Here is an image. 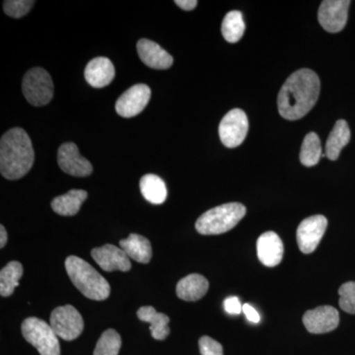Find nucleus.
I'll use <instances>...</instances> for the list:
<instances>
[{
  "label": "nucleus",
  "mask_w": 355,
  "mask_h": 355,
  "mask_svg": "<svg viewBox=\"0 0 355 355\" xmlns=\"http://www.w3.org/2000/svg\"><path fill=\"white\" fill-rule=\"evenodd\" d=\"M31 139L23 128H11L0 140V172L7 180H19L34 164Z\"/></svg>",
  "instance_id": "f03ea898"
},
{
  "label": "nucleus",
  "mask_w": 355,
  "mask_h": 355,
  "mask_svg": "<svg viewBox=\"0 0 355 355\" xmlns=\"http://www.w3.org/2000/svg\"><path fill=\"white\" fill-rule=\"evenodd\" d=\"M328 220L324 216H313L299 224L296 238L302 253L311 254L317 249L326 232Z\"/></svg>",
  "instance_id": "1a4fd4ad"
},
{
  "label": "nucleus",
  "mask_w": 355,
  "mask_h": 355,
  "mask_svg": "<svg viewBox=\"0 0 355 355\" xmlns=\"http://www.w3.org/2000/svg\"><path fill=\"white\" fill-rule=\"evenodd\" d=\"M259 260L266 266H277L284 258V243L279 236L272 231L263 233L257 241Z\"/></svg>",
  "instance_id": "2eb2a0df"
},
{
  "label": "nucleus",
  "mask_w": 355,
  "mask_h": 355,
  "mask_svg": "<svg viewBox=\"0 0 355 355\" xmlns=\"http://www.w3.org/2000/svg\"><path fill=\"white\" fill-rule=\"evenodd\" d=\"M121 249L128 258L137 263H148L153 258V247L147 238L139 234H130L127 239L121 240Z\"/></svg>",
  "instance_id": "aec40b11"
},
{
  "label": "nucleus",
  "mask_w": 355,
  "mask_h": 355,
  "mask_svg": "<svg viewBox=\"0 0 355 355\" xmlns=\"http://www.w3.org/2000/svg\"><path fill=\"white\" fill-rule=\"evenodd\" d=\"M22 91L26 100L35 107L49 104L53 97V83L50 73L41 67H34L25 74Z\"/></svg>",
  "instance_id": "423d86ee"
},
{
  "label": "nucleus",
  "mask_w": 355,
  "mask_h": 355,
  "mask_svg": "<svg viewBox=\"0 0 355 355\" xmlns=\"http://www.w3.org/2000/svg\"><path fill=\"white\" fill-rule=\"evenodd\" d=\"M319 76L313 70L303 69L292 73L280 89L277 106L286 120L297 121L315 106L320 95Z\"/></svg>",
  "instance_id": "f257e3e1"
},
{
  "label": "nucleus",
  "mask_w": 355,
  "mask_h": 355,
  "mask_svg": "<svg viewBox=\"0 0 355 355\" xmlns=\"http://www.w3.org/2000/svg\"><path fill=\"white\" fill-rule=\"evenodd\" d=\"M137 53L144 64L153 69H168L173 65V58L155 42L148 39L139 40Z\"/></svg>",
  "instance_id": "dca6fc26"
},
{
  "label": "nucleus",
  "mask_w": 355,
  "mask_h": 355,
  "mask_svg": "<svg viewBox=\"0 0 355 355\" xmlns=\"http://www.w3.org/2000/svg\"><path fill=\"white\" fill-rule=\"evenodd\" d=\"M121 347V338L118 331L109 329L102 334L96 345L94 355H118Z\"/></svg>",
  "instance_id": "bb28decb"
},
{
  "label": "nucleus",
  "mask_w": 355,
  "mask_h": 355,
  "mask_svg": "<svg viewBox=\"0 0 355 355\" xmlns=\"http://www.w3.org/2000/svg\"><path fill=\"white\" fill-rule=\"evenodd\" d=\"M8 236H7L6 229L3 225L0 226V248L3 249L6 247Z\"/></svg>",
  "instance_id": "72a5a7b5"
},
{
  "label": "nucleus",
  "mask_w": 355,
  "mask_h": 355,
  "mask_svg": "<svg viewBox=\"0 0 355 355\" xmlns=\"http://www.w3.org/2000/svg\"><path fill=\"white\" fill-rule=\"evenodd\" d=\"M198 347L202 355H223V347L210 336H203L198 340Z\"/></svg>",
  "instance_id": "c756f323"
},
{
  "label": "nucleus",
  "mask_w": 355,
  "mask_h": 355,
  "mask_svg": "<svg viewBox=\"0 0 355 355\" xmlns=\"http://www.w3.org/2000/svg\"><path fill=\"white\" fill-rule=\"evenodd\" d=\"M34 4L33 0H6L3 2V10L6 15L19 19L29 13Z\"/></svg>",
  "instance_id": "cd10ccee"
},
{
  "label": "nucleus",
  "mask_w": 355,
  "mask_h": 355,
  "mask_svg": "<svg viewBox=\"0 0 355 355\" xmlns=\"http://www.w3.org/2000/svg\"><path fill=\"white\" fill-rule=\"evenodd\" d=\"M23 275V266L19 261H10L0 272V294L2 297L12 295Z\"/></svg>",
  "instance_id": "b1692460"
},
{
  "label": "nucleus",
  "mask_w": 355,
  "mask_h": 355,
  "mask_svg": "<svg viewBox=\"0 0 355 355\" xmlns=\"http://www.w3.org/2000/svg\"><path fill=\"white\" fill-rule=\"evenodd\" d=\"M245 28L246 26L243 20L242 13L237 10L230 11L226 14L222 22V36L228 43H237L242 39Z\"/></svg>",
  "instance_id": "393cba45"
},
{
  "label": "nucleus",
  "mask_w": 355,
  "mask_h": 355,
  "mask_svg": "<svg viewBox=\"0 0 355 355\" xmlns=\"http://www.w3.org/2000/svg\"><path fill=\"white\" fill-rule=\"evenodd\" d=\"M58 163L60 169L73 177H88L93 167L87 159L81 156L78 147L73 142H67L58 148Z\"/></svg>",
  "instance_id": "9b49d317"
},
{
  "label": "nucleus",
  "mask_w": 355,
  "mask_h": 355,
  "mask_svg": "<svg viewBox=\"0 0 355 355\" xmlns=\"http://www.w3.org/2000/svg\"><path fill=\"white\" fill-rule=\"evenodd\" d=\"M65 270L74 286L91 300H105L111 293L109 282L87 261L76 256L65 260Z\"/></svg>",
  "instance_id": "7ed1b4c3"
},
{
  "label": "nucleus",
  "mask_w": 355,
  "mask_h": 355,
  "mask_svg": "<svg viewBox=\"0 0 355 355\" xmlns=\"http://www.w3.org/2000/svg\"><path fill=\"white\" fill-rule=\"evenodd\" d=\"M340 307L349 314H355V282H349L338 289Z\"/></svg>",
  "instance_id": "c85d7f7f"
},
{
  "label": "nucleus",
  "mask_w": 355,
  "mask_h": 355,
  "mask_svg": "<svg viewBox=\"0 0 355 355\" xmlns=\"http://www.w3.org/2000/svg\"><path fill=\"white\" fill-rule=\"evenodd\" d=\"M350 140V130L347 121L340 120L336 121L335 127L331 130L326 142V157L331 161H336L340 156L343 147L349 144Z\"/></svg>",
  "instance_id": "4be33fe9"
},
{
  "label": "nucleus",
  "mask_w": 355,
  "mask_h": 355,
  "mask_svg": "<svg viewBox=\"0 0 355 355\" xmlns=\"http://www.w3.org/2000/svg\"><path fill=\"white\" fill-rule=\"evenodd\" d=\"M303 324L311 334H326L336 330L340 324V314L331 306H321L309 310L303 316Z\"/></svg>",
  "instance_id": "ddd939ff"
},
{
  "label": "nucleus",
  "mask_w": 355,
  "mask_h": 355,
  "mask_svg": "<svg viewBox=\"0 0 355 355\" xmlns=\"http://www.w3.org/2000/svg\"><path fill=\"white\" fill-rule=\"evenodd\" d=\"M140 321L150 324L153 338L157 340H164L170 334V318L163 313H158L153 306H144L137 311Z\"/></svg>",
  "instance_id": "6ab92c4d"
},
{
  "label": "nucleus",
  "mask_w": 355,
  "mask_h": 355,
  "mask_svg": "<svg viewBox=\"0 0 355 355\" xmlns=\"http://www.w3.org/2000/svg\"><path fill=\"white\" fill-rule=\"evenodd\" d=\"M242 311L245 316L247 317V319L252 322V323L258 324L260 322V315H259V313L257 312L253 306L246 303V304L243 305Z\"/></svg>",
  "instance_id": "2f4dec72"
},
{
  "label": "nucleus",
  "mask_w": 355,
  "mask_h": 355,
  "mask_svg": "<svg viewBox=\"0 0 355 355\" xmlns=\"http://www.w3.org/2000/svg\"><path fill=\"white\" fill-rule=\"evenodd\" d=\"M350 3L349 0H324L318 12L320 25L329 33L342 31L347 25Z\"/></svg>",
  "instance_id": "9d476101"
},
{
  "label": "nucleus",
  "mask_w": 355,
  "mask_h": 355,
  "mask_svg": "<svg viewBox=\"0 0 355 355\" xmlns=\"http://www.w3.org/2000/svg\"><path fill=\"white\" fill-rule=\"evenodd\" d=\"M322 157V146L317 133L310 132L303 140L300 150V161L306 167H312L319 163Z\"/></svg>",
  "instance_id": "a878e982"
},
{
  "label": "nucleus",
  "mask_w": 355,
  "mask_h": 355,
  "mask_svg": "<svg viewBox=\"0 0 355 355\" xmlns=\"http://www.w3.org/2000/svg\"><path fill=\"white\" fill-rule=\"evenodd\" d=\"M151 97V90L146 84H137L125 91L116 103V113L123 118H132L141 113Z\"/></svg>",
  "instance_id": "f8f14e48"
},
{
  "label": "nucleus",
  "mask_w": 355,
  "mask_h": 355,
  "mask_svg": "<svg viewBox=\"0 0 355 355\" xmlns=\"http://www.w3.org/2000/svg\"><path fill=\"white\" fill-rule=\"evenodd\" d=\"M175 3L184 11L193 10L198 6L197 0H176Z\"/></svg>",
  "instance_id": "473e14b6"
},
{
  "label": "nucleus",
  "mask_w": 355,
  "mask_h": 355,
  "mask_svg": "<svg viewBox=\"0 0 355 355\" xmlns=\"http://www.w3.org/2000/svg\"><path fill=\"white\" fill-rule=\"evenodd\" d=\"M116 70L113 62L107 58H95L86 65L84 76L89 85L94 88L108 86L114 80Z\"/></svg>",
  "instance_id": "f3484780"
},
{
  "label": "nucleus",
  "mask_w": 355,
  "mask_h": 355,
  "mask_svg": "<svg viewBox=\"0 0 355 355\" xmlns=\"http://www.w3.org/2000/svg\"><path fill=\"white\" fill-rule=\"evenodd\" d=\"M207 279L198 273H191L178 282L176 292L178 297L184 301H198L209 291Z\"/></svg>",
  "instance_id": "a211bd4d"
},
{
  "label": "nucleus",
  "mask_w": 355,
  "mask_h": 355,
  "mask_svg": "<svg viewBox=\"0 0 355 355\" xmlns=\"http://www.w3.org/2000/svg\"><path fill=\"white\" fill-rule=\"evenodd\" d=\"M91 256L105 272H128L132 268V263L128 254L123 249L114 245L107 244L94 248L91 252Z\"/></svg>",
  "instance_id": "4468645a"
},
{
  "label": "nucleus",
  "mask_w": 355,
  "mask_h": 355,
  "mask_svg": "<svg viewBox=\"0 0 355 355\" xmlns=\"http://www.w3.org/2000/svg\"><path fill=\"white\" fill-rule=\"evenodd\" d=\"M139 188L144 198L153 205H162L167 198L165 182L157 175L147 174L142 177Z\"/></svg>",
  "instance_id": "5701e85b"
},
{
  "label": "nucleus",
  "mask_w": 355,
  "mask_h": 355,
  "mask_svg": "<svg viewBox=\"0 0 355 355\" xmlns=\"http://www.w3.org/2000/svg\"><path fill=\"white\" fill-rule=\"evenodd\" d=\"M219 137L228 148L241 146L249 130L247 114L241 109H233L224 116L219 125Z\"/></svg>",
  "instance_id": "6e6552de"
},
{
  "label": "nucleus",
  "mask_w": 355,
  "mask_h": 355,
  "mask_svg": "<svg viewBox=\"0 0 355 355\" xmlns=\"http://www.w3.org/2000/svg\"><path fill=\"white\" fill-rule=\"evenodd\" d=\"M88 197L87 191L71 190L51 200V207L55 214L62 216H73L78 214L81 205Z\"/></svg>",
  "instance_id": "412c9836"
},
{
  "label": "nucleus",
  "mask_w": 355,
  "mask_h": 355,
  "mask_svg": "<svg viewBox=\"0 0 355 355\" xmlns=\"http://www.w3.org/2000/svg\"><path fill=\"white\" fill-rule=\"evenodd\" d=\"M224 309L230 315H239L242 312L243 305L239 298L231 296L224 300Z\"/></svg>",
  "instance_id": "7c9ffc66"
},
{
  "label": "nucleus",
  "mask_w": 355,
  "mask_h": 355,
  "mask_svg": "<svg viewBox=\"0 0 355 355\" xmlns=\"http://www.w3.org/2000/svg\"><path fill=\"white\" fill-rule=\"evenodd\" d=\"M51 327L58 338L73 340L83 334L84 322L80 313L71 305L55 308L51 314Z\"/></svg>",
  "instance_id": "0eeeda50"
},
{
  "label": "nucleus",
  "mask_w": 355,
  "mask_h": 355,
  "mask_svg": "<svg viewBox=\"0 0 355 355\" xmlns=\"http://www.w3.org/2000/svg\"><path fill=\"white\" fill-rule=\"evenodd\" d=\"M21 330L25 340L36 347L40 354L60 355L58 336L46 322L36 317L27 318Z\"/></svg>",
  "instance_id": "39448f33"
},
{
  "label": "nucleus",
  "mask_w": 355,
  "mask_h": 355,
  "mask_svg": "<svg viewBox=\"0 0 355 355\" xmlns=\"http://www.w3.org/2000/svg\"><path fill=\"white\" fill-rule=\"evenodd\" d=\"M245 205L229 202L207 210L198 219L196 229L202 235H219L235 227L246 216Z\"/></svg>",
  "instance_id": "20e7f679"
}]
</instances>
